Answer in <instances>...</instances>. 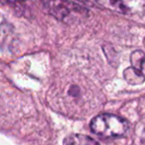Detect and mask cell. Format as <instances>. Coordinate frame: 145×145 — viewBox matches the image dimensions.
I'll list each match as a JSON object with an SVG mask.
<instances>
[{
    "instance_id": "5b68a950",
    "label": "cell",
    "mask_w": 145,
    "mask_h": 145,
    "mask_svg": "<svg viewBox=\"0 0 145 145\" xmlns=\"http://www.w3.org/2000/svg\"><path fill=\"white\" fill-rule=\"evenodd\" d=\"M123 77L129 85H140V83H144L145 81V77L141 73V72L139 70H137V69L132 68V67L124 70Z\"/></svg>"
},
{
    "instance_id": "52a82bcc",
    "label": "cell",
    "mask_w": 145,
    "mask_h": 145,
    "mask_svg": "<svg viewBox=\"0 0 145 145\" xmlns=\"http://www.w3.org/2000/svg\"><path fill=\"white\" fill-rule=\"evenodd\" d=\"M144 53L142 51H134L131 55H130V63H131V67L134 69L139 70L140 64H141L142 60H143Z\"/></svg>"
},
{
    "instance_id": "7a4b0ae2",
    "label": "cell",
    "mask_w": 145,
    "mask_h": 145,
    "mask_svg": "<svg viewBox=\"0 0 145 145\" xmlns=\"http://www.w3.org/2000/svg\"><path fill=\"white\" fill-rule=\"evenodd\" d=\"M90 127L94 133L103 138H116L126 133L128 123L125 119L115 114L103 113L92 119Z\"/></svg>"
},
{
    "instance_id": "9c48e42d",
    "label": "cell",
    "mask_w": 145,
    "mask_h": 145,
    "mask_svg": "<svg viewBox=\"0 0 145 145\" xmlns=\"http://www.w3.org/2000/svg\"><path fill=\"white\" fill-rule=\"evenodd\" d=\"M139 71L141 72V73L144 75V77H145V55H144V57H143V60H142L141 64H140Z\"/></svg>"
},
{
    "instance_id": "8fae6325",
    "label": "cell",
    "mask_w": 145,
    "mask_h": 145,
    "mask_svg": "<svg viewBox=\"0 0 145 145\" xmlns=\"http://www.w3.org/2000/svg\"><path fill=\"white\" fill-rule=\"evenodd\" d=\"M79 1H82V2H85V1H87V0H79Z\"/></svg>"
},
{
    "instance_id": "30bf717a",
    "label": "cell",
    "mask_w": 145,
    "mask_h": 145,
    "mask_svg": "<svg viewBox=\"0 0 145 145\" xmlns=\"http://www.w3.org/2000/svg\"><path fill=\"white\" fill-rule=\"evenodd\" d=\"M142 140H143V143L145 144V129L143 131V134H142Z\"/></svg>"
},
{
    "instance_id": "3957f363",
    "label": "cell",
    "mask_w": 145,
    "mask_h": 145,
    "mask_svg": "<svg viewBox=\"0 0 145 145\" xmlns=\"http://www.w3.org/2000/svg\"><path fill=\"white\" fill-rule=\"evenodd\" d=\"M106 9L124 15H132L142 12L145 8V0H96Z\"/></svg>"
},
{
    "instance_id": "277c9868",
    "label": "cell",
    "mask_w": 145,
    "mask_h": 145,
    "mask_svg": "<svg viewBox=\"0 0 145 145\" xmlns=\"http://www.w3.org/2000/svg\"><path fill=\"white\" fill-rule=\"evenodd\" d=\"M16 42L14 28L0 13V48L12 49Z\"/></svg>"
},
{
    "instance_id": "ba28073f",
    "label": "cell",
    "mask_w": 145,
    "mask_h": 145,
    "mask_svg": "<svg viewBox=\"0 0 145 145\" xmlns=\"http://www.w3.org/2000/svg\"><path fill=\"white\" fill-rule=\"evenodd\" d=\"M2 2H4V3L6 4H10V5H18V4L22 3L23 2V0H2Z\"/></svg>"
},
{
    "instance_id": "6da1fadb",
    "label": "cell",
    "mask_w": 145,
    "mask_h": 145,
    "mask_svg": "<svg viewBox=\"0 0 145 145\" xmlns=\"http://www.w3.org/2000/svg\"><path fill=\"white\" fill-rule=\"evenodd\" d=\"M42 3L50 15L64 23H76L88 17L87 10L71 0H42Z\"/></svg>"
},
{
    "instance_id": "8992f818",
    "label": "cell",
    "mask_w": 145,
    "mask_h": 145,
    "mask_svg": "<svg viewBox=\"0 0 145 145\" xmlns=\"http://www.w3.org/2000/svg\"><path fill=\"white\" fill-rule=\"evenodd\" d=\"M64 145H100L96 140L82 134H74L65 140Z\"/></svg>"
}]
</instances>
